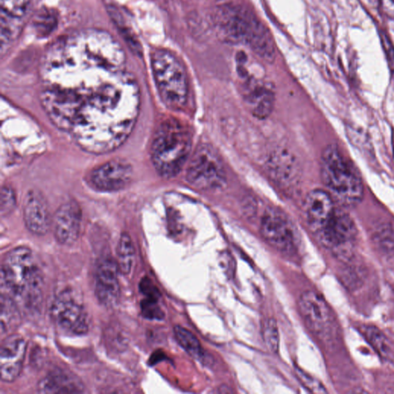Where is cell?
I'll use <instances>...</instances> for the list:
<instances>
[{"label": "cell", "mask_w": 394, "mask_h": 394, "mask_svg": "<svg viewBox=\"0 0 394 394\" xmlns=\"http://www.w3.org/2000/svg\"><path fill=\"white\" fill-rule=\"evenodd\" d=\"M125 64L119 42L98 30L82 31L57 42L43 61V109L86 152H112L132 132L140 90Z\"/></svg>", "instance_id": "6da1fadb"}, {"label": "cell", "mask_w": 394, "mask_h": 394, "mask_svg": "<svg viewBox=\"0 0 394 394\" xmlns=\"http://www.w3.org/2000/svg\"><path fill=\"white\" fill-rule=\"evenodd\" d=\"M216 32L226 42L245 45L261 59L271 63L276 56L272 36L254 14L237 4H224L214 13Z\"/></svg>", "instance_id": "7a4b0ae2"}, {"label": "cell", "mask_w": 394, "mask_h": 394, "mask_svg": "<svg viewBox=\"0 0 394 394\" xmlns=\"http://www.w3.org/2000/svg\"><path fill=\"white\" fill-rule=\"evenodd\" d=\"M2 287L17 305L29 311L40 310L42 301L41 269L31 249L19 246L6 255L1 267Z\"/></svg>", "instance_id": "3957f363"}, {"label": "cell", "mask_w": 394, "mask_h": 394, "mask_svg": "<svg viewBox=\"0 0 394 394\" xmlns=\"http://www.w3.org/2000/svg\"><path fill=\"white\" fill-rule=\"evenodd\" d=\"M192 148L191 132L177 120L161 123L153 138L151 156L153 166L160 176L176 177L184 167Z\"/></svg>", "instance_id": "277c9868"}, {"label": "cell", "mask_w": 394, "mask_h": 394, "mask_svg": "<svg viewBox=\"0 0 394 394\" xmlns=\"http://www.w3.org/2000/svg\"><path fill=\"white\" fill-rule=\"evenodd\" d=\"M320 177L330 194L341 203L354 205L362 200L364 187L361 175L338 145L331 144L324 150Z\"/></svg>", "instance_id": "5b68a950"}, {"label": "cell", "mask_w": 394, "mask_h": 394, "mask_svg": "<svg viewBox=\"0 0 394 394\" xmlns=\"http://www.w3.org/2000/svg\"><path fill=\"white\" fill-rule=\"evenodd\" d=\"M156 85L165 105L180 109L187 104L189 87L186 70L170 51L156 49L151 55Z\"/></svg>", "instance_id": "8992f818"}, {"label": "cell", "mask_w": 394, "mask_h": 394, "mask_svg": "<svg viewBox=\"0 0 394 394\" xmlns=\"http://www.w3.org/2000/svg\"><path fill=\"white\" fill-rule=\"evenodd\" d=\"M223 163L218 152L208 144L196 148L187 167L189 184L201 191L221 188L226 182Z\"/></svg>", "instance_id": "52a82bcc"}, {"label": "cell", "mask_w": 394, "mask_h": 394, "mask_svg": "<svg viewBox=\"0 0 394 394\" xmlns=\"http://www.w3.org/2000/svg\"><path fill=\"white\" fill-rule=\"evenodd\" d=\"M260 232L262 237L276 251L293 253L297 250L299 235L297 228L279 209H266L261 218Z\"/></svg>", "instance_id": "ba28073f"}, {"label": "cell", "mask_w": 394, "mask_h": 394, "mask_svg": "<svg viewBox=\"0 0 394 394\" xmlns=\"http://www.w3.org/2000/svg\"><path fill=\"white\" fill-rule=\"evenodd\" d=\"M50 315L56 326L65 333L84 335L89 331V320L84 306L72 291L58 294L50 306Z\"/></svg>", "instance_id": "9c48e42d"}, {"label": "cell", "mask_w": 394, "mask_h": 394, "mask_svg": "<svg viewBox=\"0 0 394 394\" xmlns=\"http://www.w3.org/2000/svg\"><path fill=\"white\" fill-rule=\"evenodd\" d=\"M298 308L311 332L320 338L330 337L334 329V316L322 296L316 291H304L299 298Z\"/></svg>", "instance_id": "30bf717a"}, {"label": "cell", "mask_w": 394, "mask_h": 394, "mask_svg": "<svg viewBox=\"0 0 394 394\" xmlns=\"http://www.w3.org/2000/svg\"><path fill=\"white\" fill-rule=\"evenodd\" d=\"M356 233L353 219L337 209L330 220L315 235L321 244L339 255L347 251L352 246Z\"/></svg>", "instance_id": "8fae6325"}, {"label": "cell", "mask_w": 394, "mask_h": 394, "mask_svg": "<svg viewBox=\"0 0 394 394\" xmlns=\"http://www.w3.org/2000/svg\"><path fill=\"white\" fill-rule=\"evenodd\" d=\"M118 262L107 257L101 259L95 273V294L98 301L107 308L118 305L120 298Z\"/></svg>", "instance_id": "7c38bea8"}, {"label": "cell", "mask_w": 394, "mask_h": 394, "mask_svg": "<svg viewBox=\"0 0 394 394\" xmlns=\"http://www.w3.org/2000/svg\"><path fill=\"white\" fill-rule=\"evenodd\" d=\"M133 178V167L123 159L111 160L96 168L90 174V182L102 191H116L125 188Z\"/></svg>", "instance_id": "4fadbf2b"}, {"label": "cell", "mask_w": 394, "mask_h": 394, "mask_svg": "<svg viewBox=\"0 0 394 394\" xmlns=\"http://www.w3.org/2000/svg\"><path fill=\"white\" fill-rule=\"evenodd\" d=\"M26 342L19 334L7 337L0 349V370L1 381L13 383L16 381L23 370L26 352Z\"/></svg>", "instance_id": "5bb4252c"}, {"label": "cell", "mask_w": 394, "mask_h": 394, "mask_svg": "<svg viewBox=\"0 0 394 394\" xmlns=\"http://www.w3.org/2000/svg\"><path fill=\"white\" fill-rule=\"evenodd\" d=\"M82 211L75 201L65 203L57 210L53 220L54 235L61 244H75L81 228Z\"/></svg>", "instance_id": "9a60e30c"}, {"label": "cell", "mask_w": 394, "mask_h": 394, "mask_svg": "<svg viewBox=\"0 0 394 394\" xmlns=\"http://www.w3.org/2000/svg\"><path fill=\"white\" fill-rule=\"evenodd\" d=\"M304 212L309 227L317 233L330 220L336 209L333 196L323 189H313L306 195Z\"/></svg>", "instance_id": "2e32d148"}, {"label": "cell", "mask_w": 394, "mask_h": 394, "mask_svg": "<svg viewBox=\"0 0 394 394\" xmlns=\"http://www.w3.org/2000/svg\"><path fill=\"white\" fill-rule=\"evenodd\" d=\"M24 218L26 228L33 235L43 236L49 231L52 221L47 200L39 191H31L26 194Z\"/></svg>", "instance_id": "e0dca14e"}, {"label": "cell", "mask_w": 394, "mask_h": 394, "mask_svg": "<svg viewBox=\"0 0 394 394\" xmlns=\"http://www.w3.org/2000/svg\"><path fill=\"white\" fill-rule=\"evenodd\" d=\"M38 389L40 393H79L84 392V386L70 372L55 369L40 379Z\"/></svg>", "instance_id": "ac0fdd59"}, {"label": "cell", "mask_w": 394, "mask_h": 394, "mask_svg": "<svg viewBox=\"0 0 394 394\" xmlns=\"http://www.w3.org/2000/svg\"><path fill=\"white\" fill-rule=\"evenodd\" d=\"M245 100L247 107L255 116L265 119L273 111L274 93L265 86H253L246 94Z\"/></svg>", "instance_id": "d6986e66"}, {"label": "cell", "mask_w": 394, "mask_h": 394, "mask_svg": "<svg viewBox=\"0 0 394 394\" xmlns=\"http://www.w3.org/2000/svg\"><path fill=\"white\" fill-rule=\"evenodd\" d=\"M269 169L276 181L283 185H289L296 181V165L293 157L286 152L271 157L269 162Z\"/></svg>", "instance_id": "ffe728a7"}, {"label": "cell", "mask_w": 394, "mask_h": 394, "mask_svg": "<svg viewBox=\"0 0 394 394\" xmlns=\"http://www.w3.org/2000/svg\"><path fill=\"white\" fill-rule=\"evenodd\" d=\"M173 332L178 344L189 356L200 361L205 358V352L193 333L181 326H175Z\"/></svg>", "instance_id": "44dd1931"}, {"label": "cell", "mask_w": 394, "mask_h": 394, "mask_svg": "<svg viewBox=\"0 0 394 394\" xmlns=\"http://www.w3.org/2000/svg\"><path fill=\"white\" fill-rule=\"evenodd\" d=\"M118 265L120 272L124 275H129L134 266L135 262V248L132 239L127 233H123L121 235L118 249Z\"/></svg>", "instance_id": "7402d4cb"}, {"label": "cell", "mask_w": 394, "mask_h": 394, "mask_svg": "<svg viewBox=\"0 0 394 394\" xmlns=\"http://www.w3.org/2000/svg\"><path fill=\"white\" fill-rule=\"evenodd\" d=\"M0 19L19 24V21L27 13L31 0H0Z\"/></svg>", "instance_id": "603a6c76"}, {"label": "cell", "mask_w": 394, "mask_h": 394, "mask_svg": "<svg viewBox=\"0 0 394 394\" xmlns=\"http://www.w3.org/2000/svg\"><path fill=\"white\" fill-rule=\"evenodd\" d=\"M1 333L12 330L19 320V311L17 304L5 294H1Z\"/></svg>", "instance_id": "cb8c5ba5"}, {"label": "cell", "mask_w": 394, "mask_h": 394, "mask_svg": "<svg viewBox=\"0 0 394 394\" xmlns=\"http://www.w3.org/2000/svg\"><path fill=\"white\" fill-rule=\"evenodd\" d=\"M365 336L374 347L377 352L384 357H388L391 353V348L388 338L377 327L369 326L365 331Z\"/></svg>", "instance_id": "d4e9b609"}, {"label": "cell", "mask_w": 394, "mask_h": 394, "mask_svg": "<svg viewBox=\"0 0 394 394\" xmlns=\"http://www.w3.org/2000/svg\"><path fill=\"white\" fill-rule=\"evenodd\" d=\"M376 244L383 252L389 253L394 250V232L388 224L379 226L375 233Z\"/></svg>", "instance_id": "484cf974"}, {"label": "cell", "mask_w": 394, "mask_h": 394, "mask_svg": "<svg viewBox=\"0 0 394 394\" xmlns=\"http://www.w3.org/2000/svg\"><path fill=\"white\" fill-rule=\"evenodd\" d=\"M262 337L267 348L273 353H277L279 350L280 345V334L278 326H277L276 320L269 319L262 329Z\"/></svg>", "instance_id": "4316f807"}, {"label": "cell", "mask_w": 394, "mask_h": 394, "mask_svg": "<svg viewBox=\"0 0 394 394\" xmlns=\"http://www.w3.org/2000/svg\"><path fill=\"white\" fill-rule=\"evenodd\" d=\"M159 297H145L141 301L142 315L149 320H160L164 318V313L159 305Z\"/></svg>", "instance_id": "83f0119b"}, {"label": "cell", "mask_w": 394, "mask_h": 394, "mask_svg": "<svg viewBox=\"0 0 394 394\" xmlns=\"http://www.w3.org/2000/svg\"><path fill=\"white\" fill-rule=\"evenodd\" d=\"M296 375L300 381L304 385L306 389L312 393H327L325 386L317 379L306 373L300 368H296Z\"/></svg>", "instance_id": "f1b7e54d"}, {"label": "cell", "mask_w": 394, "mask_h": 394, "mask_svg": "<svg viewBox=\"0 0 394 394\" xmlns=\"http://www.w3.org/2000/svg\"><path fill=\"white\" fill-rule=\"evenodd\" d=\"M16 206V196L13 189L8 187H3L1 191V215L3 216L10 214Z\"/></svg>", "instance_id": "f546056e"}, {"label": "cell", "mask_w": 394, "mask_h": 394, "mask_svg": "<svg viewBox=\"0 0 394 394\" xmlns=\"http://www.w3.org/2000/svg\"><path fill=\"white\" fill-rule=\"evenodd\" d=\"M379 39L384 49L386 60H388L390 70L394 78V46L389 35L385 31H379Z\"/></svg>", "instance_id": "4dcf8cb0"}, {"label": "cell", "mask_w": 394, "mask_h": 394, "mask_svg": "<svg viewBox=\"0 0 394 394\" xmlns=\"http://www.w3.org/2000/svg\"><path fill=\"white\" fill-rule=\"evenodd\" d=\"M378 3L384 15L394 19V0H378Z\"/></svg>", "instance_id": "1f68e13d"}]
</instances>
